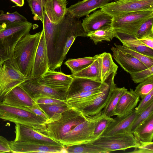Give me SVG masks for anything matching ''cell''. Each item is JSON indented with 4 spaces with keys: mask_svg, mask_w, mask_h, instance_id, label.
<instances>
[{
    "mask_svg": "<svg viewBox=\"0 0 153 153\" xmlns=\"http://www.w3.org/2000/svg\"><path fill=\"white\" fill-rule=\"evenodd\" d=\"M42 24L49 69L54 71L63 63L64 48L68 39L73 34L74 26L70 20L66 17L57 24L53 23L45 12Z\"/></svg>",
    "mask_w": 153,
    "mask_h": 153,
    "instance_id": "obj_1",
    "label": "cell"
},
{
    "mask_svg": "<svg viewBox=\"0 0 153 153\" xmlns=\"http://www.w3.org/2000/svg\"><path fill=\"white\" fill-rule=\"evenodd\" d=\"M85 119L80 112L70 108L54 115L34 129L59 142L68 132Z\"/></svg>",
    "mask_w": 153,
    "mask_h": 153,
    "instance_id": "obj_2",
    "label": "cell"
},
{
    "mask_svg": "<svg viewBox=\"0 0 153 153\" xmlns=\"http://www.w3.org/2000/svg\"><path fill=\"white\" fill-rule=\"evenodd\" d=\"M41 35V32L29 33L17 43L13 51L11 62L24 75L32 78L35 56Z\"/></svg>",
    "mask_w": 153,
    "mask_h": 153,
    "instance_id": "obj_3",
    "label": "cell"
},
{
    "mask_svg": "<svg viewBox=\"0 0 153 153\" xmlns=\"http://www.w3.org/2000/svg\"><path fill=\"white\" fill-rule=\"evenodd\" d=\"M152 17L153 10L130 12L113 17L111 27L114 30L116 37L120 41L130 38H136V33L140 26Z\"/></svg>",
    "mask_w": 153,
    "mask_h": 153,
    "instance_id": "obj_4",
    "label": "cell"
},
{
    "mask_svg": "<svg viewBox=\"0 0 153 153\" xmlns=\"http://www.w3.org/2000/svg\"><path fill=\"white\" fill-rule=\"evenodd\" d=\"M32 26L27 21L7 25L0 31V57L5 61L12 59L14 48L18 42L29 33Z\"/></svg>",
    "mask_w": 153,
    "mask_h": 153,
    "instance_id": "obj_5",
    "label": "cell"
},
{
    "mask_svg": "<svg viewBox=\"0 0 153 153\" xmlns=\"http://www.w3.org/2000/svg\"><path fill=\"white\" fill-rule=\"evenodd\" d=\"M102 114V111L93 116H84L85 120L68 132L59 142L65 147L92 143L97 139L94 131Z\"/></svg>",
    "mask_w": 153,
    "mask_h": 153,
    "instance_id": "obj_6",
    "label": "cell"
},
{
    "mask_svg": "<svg viewBox=\"0 0 153 153\" xmlns=\"http://www.w3.org/2000/svg\"><path fill=\"white\" fill-rule=\"evenodd\" d=\"M0 118L35 129L46 120L20 107L7 105L0 101Z\"/></svg>",
    "mask_w": 153,
    "mask_h": 153,
    "instance_id": "obj_7",
    "label": "cell"
},
{
    "mask_svg": "<svg viewBox=\"0 0 153 153\" xmlns=\"http://www.w3.org/2000/svg\"><path fill=\"white\" fill-rule=\"evenodd\" d=\"M30 78L23 74L10 59L0 64V101L16 87Z\"/></svg>",
    "mask_w": 153,
    "mask_h": 153,
    "instance_id": "obj_8",
    "label": "cell"
},
{
    "mask_svg": "<svg viewBox=\"0 0 153 153\" xmlns=\"http://www.w3.org/2000/svg\"><path fill=\"white\" fill-rule=\"evenodd\" d=\"M111 152L117 150L125 151L140 146L139 140L133 133L117 134L110 136H100L92 143Z\"/></svg>",
    "mask_w": 153,
    "mask_h": 153,
    "instance_id": "obj_9",
    "label": "cell"
},
{
    "mask_svg": "<svg viewBox=\"0 0 153 153\" xmlns=\"http://www.w3.org/2000/svg\"><path fill=\"white\" fill-rule=\"evenodd\" d=\"M35 102L39 99L51 98L65 101L67 91L55 89L42 84L32 78L19 85Z\"/></svg>",
    "mask_w": 153,
    "mask_h": 153,
    "instance_id": "obj_10",
    "label": "cell"
},
{
    "mask_svg": "<svg viewBox=\"0 0 153 153\" xmlns=\"http://www.w3.org/2000/svg\"><path fill=\"white\" fill-rule=\"evenodd\" d=\"M100 8L103 12L114 17L134 11L153 10V0L117 1L109 2Z\"/></svg>",
    "mask_w": 153,
    "mask_h": 153,
    "instance_id": "obj_11",
    "label": "cell"
},
{
    "mask_svg": "<svg viewBox=\"0 0 153 153\" xmlns=\"http://www.w3.org/2000/svg\"><path fill=\"white\" fill-rule=\"evenodd\" d=\"M15 124L16 137L14 141L47 145L63 146L59 142L38 132L30 127L19 124Z\"/></svg>",
    "mask_w": 153,
    "mask_h": 153,
    "instance_id": "obj_12",
    "label": "cell"
},
{
    "mask_svg": "<svg viewBox=\"0 0 153 153\" xmlns=\"http://www.w3.org/2000/svg\"><path fill=\"white\" fill-rule=\"evenodd\" d=\"M12 153H67L63 146L47 145L14 140L10 141Z\"/></svg>",
    "mask_w": 153,
    "mask_h": 153,
    "instance_id": "obj_13",
    "label": "cell"
},
{
    "mask_svg": "<svg viewBox=\"0 0 153 153\" xmlns=\"http://www.w3.org/2000/svg\"><path fill=\"white\" fill-rule=\"evenodd\" d=\"M49 69L47 50L42 30L35 56L31 78L37 80Z\"/></svg>",
    "mask_w": 153,
    "mask_h": 153,
    "instance_id": "obj_14",
    "label": "cell"
},
{
    "mask_svg": "<svg viewBox=\"0 0 153 153\" xmlns=\"http://www.w3.org/2000/svg\"><path fill=\"white\" fill-rule=\"evenodd\" d=\"M73 79L71 75L49 69L37 81L51 88L67 91Z\"/></svg>",
    "mask_w": 153,
    "mask_h": 153,
    "instance_id": "obj_15",
    "label": "cell"
},
{
    "mask_svg": "<svg viewBox=\"0 0 153 153\" xmlns=\"http://www.w3.org/2000/svg\"><path fill=\"white\" fill-rule=\"evenodd\" d=\"M137 115L134 109L126 116L122 117H117L114 118V121L108 124L101 136H108L119 133H132L131 132V126Z\"/></svg>",
    "mask_w": 153,
    "mask_h": 153,
    "instance_id": "obj_16",
    "label": "cell"
},
{
    "mask_svg": "<svg viewBox=\"0 0 153 153\" xmlns=\"http://www.w3.org/2000/svg\"><path fill=\"white\" fill-rule=\"evenodd\" d=\"M116 74L114 73L109 76L108 86L101 94L94 100L91 104L80 112L82 115L85 116H92L102 111L110 100L113 88L116 86L114 78Z\"/></svg>",
    "mask_w": 153,
    "mask_h": 153,
    "instance_id": "obj_17",
    "label": "cell"
},
{
    "mask_svg": "<svg viewBox=\"0 0 153 153\" xmlns=\"http://www.w3.org/2000/svg\"><path fill=\"white\" fill-rule=\"evenodd\" d=\"M113 17L101 9L86 16L82 25L87 33L100 29L111 27Z\"/></svg>",
    "mask_w": 153,
    "mask_h": 153,
    "instance_id": "obj_18",
    "label": "cell"
},
{
    "mask_svg": "<svg viewBox=\"0 0 153 153\" xmlns=\"http://www.w3.org/2000/svg\"><path fill=\"white\" fill-rule=\"evenodd\" d=\"M111 50L113 56L116 62L124 71L130 74L148 68L135 57L116 47H112Z\"/></svg>",
    "mask_w": 153,
    "mask_h": 153,
    "instance_id": "obj_19",
    "label": "cell"
},
{
    "mask_svg": "<svg viewBox=\"0 0 153 153\" xmlns=\"http://www.w3.org/2000/svg\"><path fill=\"white\" fill-rule=\"evenodd\" d=\"M112 0H83L67 8V12L74 17L79 19L89 15Z\"/></svg>",
    "mask_w": 153,
    "mask_h": 153,
    "instance_id": "obj_20",
    "label": "cell"
},
{
    "mask_svg": "<svg viewBox=\"0 0 153 153\" xmlns=\"http://www.w3.org/2000/svg\"><path fill=\"white\" fill-rule=\"evenodd\" d=\"M1 101L6 105L18 107L38 105L19 85L8 93L3 98Z\"/></svg>",
    "mask_w": 153,
    "mask_h": 153,
    "instance_id": "obj_21",
    "label": "cell"
},
{
    "mask_svg": "<svg viewBox=\"0 0 153 153\" xmlns=\"http://www.w3.org/2000/svg\"><path fill=\"white\" fill-rule=\"evenodd\" d=\"M140 97L130 89L126 90L121 96L115 111V115L118 117L126 116L133 111L140 101Z\"/></svg>",
    "mask_w": 153,
    "mask_h": 153,
    "instance_id": "obj_22",
    "label": "cell"
},
{
    "mask_svg": "<svg viewBox=\"0 0 153 153\" xmlns=\"http://www.w3.org/2000/svg\"><path fill=\"white\" fill-rule=\"evenodd\" d=\"M67 0H45L44 11L52 23L57 24L62 19L67 10Z\"/></svg>",
    "mask_w": 153,
    "mask_h": 153,
    "instance_id": "obj_23",
    "label": "cell"
},
{
    "mask_svg": "<svg viewBox=\"0 0 153 153\" xmlns=\"http://www.w3.org/2000/svg\"><path fill=\"white\" fill-rule=\"evenodd\" d=\"M105 82L86 78L73 77L67 91L66 98L76 94L98 88Z\"/></svg>",
    "mask_w": 153,
    "mask_h": 153,
    "instance_id": "obj_24",
    "label": "cell"
},
{
    "mask_svg": "<svg viewBox=\"0 0 153 153\" xmlns=\"http://www.w3.org/2000/svg\"><path fill=\"white\" fill-rule=\"evenodd\" d=\"M101 54H97L96 59L89 66L76 73L72 74L73 77H82L101 81Z\"/></svg>",
    "mask_w": 153,
    "mask_h": 153,
    "instance_id": "obj_25",
    "label": "cell"
},
{
    "mask_svg": "<svg viewBox=\"0 0 153 153\" xmlns=\"http://www.w3.org/2000/svg\"><path fill=\"white\" fill-rule=\"evenodd\" d=\"M132 133L140 142H153V114L137 127Z\"/></svg>",
    "mask_w": 153,
    "mask_h": 153,
    "instance_id": "obj_26",
    "label": "cell"
},
{
    "mask_svg": "<svg viewBox=\"0 0 153 153\" xmlns=\"http://www.w3.org/2000/svg\"><path fill=\"white\" fill-rule=\"evenodd\" d=\"M101 81L103 83L111 74L117 73L118 66L114 62L110 53L104 52L101 54Z\"/></svg>",
    "mask_w": 153,
    "mask_h": 153,
    "instance_id": "obj_27",
    "label": "cell"
},
{
    "mask_svg": "<svg viewBox=\"0 0 153 153\" xmlns=\"http://www.w3.org/2000/svg\"><path fill=\"white\" fill-rule=\"evenodd\" d=\"M127 89L124 87L119 88L116 86L113 88L110 100L102 110L103 114L109 117L115 115L117 105L121 96Z\"/></svg>",
    "mask_w": 153,
    "mask_h": 153,
    "instance_id": "obj_28",
    "label": "cell"
},
{
    "mask_svg": "<svg viewBox=\"0 0 153 153\" xmlns=\"http://www.w3.org/2000/svg\"><path fill=\"white\" fill-rule=\"evenodd\" d=\"M97 54L93 56L69 59L65 64L70 70L72 74L78 72L90 65L96 59Z\"/></svg>",
    "mask_w": 153,
    "mask_h": 153,
    "instance_id": "obj_29",
    "label": "cell"
},
{
    "mask_svg": "<svg viewBox=\"0 0 153 153\" xmlns=\"http://www.w3.org/2000/svg\"><path fill=\"white\" fill-rule=\"evenodd\" d=\"M87 36L89 37L95 45L102 41H110L116 34L111 27H105L87 33Z\"/></svg>",
    "mask_w": 153,
    "mask_h": 153,
    "instance_id": "obj_30",
    "label": "cell"
},
{
    "mask_svg": "<svg viewBox=\"0 0 153 153\" xmlns=\"http://www.w3.org/2000/svg\"><path fill=\"white\" fill-rule=\"evenodd\" d=\"M123 45L146 56L153 57V49L144 45L138 39L130 38L120 40Z\"/></svg>",
    "mask_w": 153,
    "mask_h": 153,
    "instance_id": "obj_31",
    "label": "cell"
},
{
    "mask_svg": "<svg viewBox=\"0 0 153 153\" xmlns=\"http://www.w3.org/2000/svg\"><path fill=\"white\" fill-rule=\"evenodd\" d=\"M67 153H108V150L95 145L92 143L66 147Z\"/></svg>",
    "mask_w": 153,
    "mask_h": 153,
    "instance_id": "obj_32",
    "label": "cell"
},
{
    "mask_svg": "<svg viewBox=\"0 0 153 153\" xmlns=\"http://www.w3.org/2000/svg\"><path fill=\"white\" fill-rule=\"evenodd\" d=\"M115 47L120 51L135 57L148 68L153 66V57H149L128 48L123 45L114 43Z\"/></svg>",
    "mask_w": 153,
    "mask_h": 153,
    "instance_id": "obj_33",
    "label": "cell"
},
{
    "mask_svg": "<svg viewBox=\"0 0 153 153\" xmlns=\"http://www.w3.org/2000/svg\"><path fill=\"white\" fill-rule=\"evenodd\" d=\"M33 19L40 20L43 23L44 17V6L45 0H27Z\"/></svg>",
    "mask_w": 153,
    "mask_h": 153,
    "instance_id": "obj_34",
    "label": "cell"
},
{
    "mask_svg": "<svg viewBox=\"0 0 153 153\" xmlns=\"http://www.w3.org/2000/svg\"><path fill=\"white\" fill-rule=\"evenodd\" d=\"M40 109L50 118L54 115L62 112L70 108L67 104H39Z\"/></svg>",
    "mask_w": 153,
    "mask_h": 153,
    "instance_id": "obj_35",
    "label": "cell"
},
{
    "mask_svg": "<svg viewBox=\"0 0 153 153\" xmlns=\"http://www.w3.org/2000/svg\"><path fill=\"white\" fill-rule=\"evenodd\" d=\"M0 14V25H7L18 22H25L28 21L23 16L17 11L10 13H4L1 11Z\"/></svg>",
    "mask_w": 153,
    "mask_h": 153,
    "instance_id": "obj_36",
    "label": "cell"
},
{
    "mask_svg": "<svg viewBox=\"0 0 153 153\" xmlns=\"http://www.w3.org/2000/svg\"><path fill=\"white\" fill-rule=\"evenodd\" d=\"M139 83L134 91L142 99L153 90V77Z\"/></svg>",
    "mask_w": 153,
    "mask_h": 153,
    "instance_id": "obj_37",
    "label": "cell"
},
{
    "mask_svg": "<svg viewBox=\"0 0 153 153\" xmlns=\"http://www.w3.org/2000/svg\"><path fill=\"white\" fill-rule=\"evenodd\" d=\"M152 114H153V102L146 109L137 116L131 126V133H132L137 127Z\"/></svg>",
    "mask_w": 153,
    "mask_h": 153,
    "instance_id": "obj_38",
    "label": "cell"
},
{
    "mask_svg": "<svg viewBox=\"0 0 153 153\" xmlns=\"http://www.w3.org/2000/svg\"><path fill=\"white\" fill-rule=\"evenodd\" d=\"M153 17L144 22L138 30L136 35L137 39L144 36L153 35Z\"/></svg>",
    "mask_w": 153,
    "mask_h": 153,
    "instance_id": "obj_39",
    "label": "cell"
},
{
    "mask_svg": "<svg viewBox=\"0 0 153 153\" xmlns=\"http://www.w3.org/2000/svg\"><path fill=\"white\" fill-rule=\"evenodd\" d=\"M114 120V118L106 116L102 112V116L98 121L95 128L94 131V136L97 139L100 136L108 124Z\"/></svg>",
    "mask_w": 153,
    "mask_h": 153,
    "instance_id": "obj_40",
    "label": "cell"
},
{
    "mask_svg": "<svg viewBox=\"0 0 153 153\" xmlns=\"http://www.w3.org/2000/svg\"><path fill=\"white\" fill-rule=\"evenodd\" d=\"M130 75L132 80L134 83H140L153 77V66Z\"/></svg>",
    "mask_w": 153,
    "mask_h": 153,
    "instance_id": "obj_41",
    "label": "cell"
},
{
    "mask_svg": "<svg viewBox=\"0 0 153 153\" xmlns=\"http://www.w3.org/2000/svg\"><path fill=\"white\" fill-rule=\"evenodd\" d=\"M153 102V90L140 101L138 106L135 108L137 115L146 109Z\"/></svg>",
    "mask_w": 153,
    "mask_h": 153,
    "instance_id": "obj_42",
    "label": "cell"
},
{
    "mask_svg": "<svg viewBox=\"0 0 153 153\" xmlns=\"http://www.w3.org/2000/svg\"><path fill=\"white\" fill-rule=\"evenodd\" d=\"M140 146L134 148V150L131 153H153V142H141Z\"/></svg>",
    "mask_w": 153,
    "mask_h": 153,
    "instance_id": "obj_43",
    "label": "cell"
},
{
    "mask_svg": "<svg viewBox=\"0 0 153 153\" xmlns=\"http://www.w3.org/2000/svg\"><path fill=\"white\" fill-rule=\"evenodd\" d=\"M20 107L37 115L39 116L48 120L49 119L48 116L40 109L39 105L35 106H21Z\"/></svg>",
    "mask_w": 153,
    "mask_h": 153,
    "instance_id": "obj_44",
    "label": "cell"
},
{
    "mask_svg": "<svg viewBox=\"0 0 153 153\" xmlns=\"http://www.w3.org/2000/svg\"><path fill=\"white\" fill-rule=\"evenodd\" d=\"M38 104H60L66 105L65 101L51 98H45L39 99L35 101Z\"/></svg>",
    "mask_w": 153,
    "mask_h": 153,
    "instance_id": "obj_45",
    "label": "cell"
},
{
    "mask_svg": "<svg viewBox=\"0 0 153 153\" xmlns=\"http://www.w3.org/2000/svg\"><path fill=\"white\" fill-rule=\"evenodd\" d=\"M0 152L12 153L10 141L1 136H0Z\"/></svg>",
    "mask_w": 153,
    "mask_h": 153,
    "instance_id": "obj_46",
    "label": "cell"
},
{
    "mask_svg": "<svg viewBox=\"0 0 153 153\" xmlns=\"http://www.w3.org/2000/svg\"><path fill=\"white\" fill-rule=\"evenodd\" d=\"M138 39L145 46L153 49V35L144 36Z\"/></svg>",
    "mask_w": 153,
    "mask_h": 153,
    "instance_id": "obj_47",
    "label": "cell"
},
{
    "mask_svg": "<svg viewBox=\"0 0 153 153\" xmlns=\"http://www.w3.org/2000/svg\"><path fill=\"white\" fill-rule=\"evenodd\" d=\"M19 7L23 6L24 4V0H10Z\"/></svg>",
    "mask_w": 153,
    "mask_h": 153,
    "instance_id": "obj_48",
    "label": "cell"
},
{
    "mask_svg": "<svg viewBox=\"0 0 153 153\" xmlns=\"http://www.w3.org/2000/svg\"><path fill=\"white\" fill-rule=\"evenodd\" d=\"M6 26L7 25H0V31L4 29L6 27Z\"/></svg>",
    "mask_w": 153,
    "mask_h": 153,
    "instance_id": "obj_49",
    "label": "cell"
},
{
    "mask_svg": "<svg viewBox=\"0 0 153 153\" xmlns=\"http://www.w3.org/2000/svg\"><path fill=\"white\" fill-rule=\"evenodd\" d=\"M145 0H120L118 1H142Z\"/></svg>",
    "mask_w": 153,
    "mask_h": 153,
    "instance_id": "obj_50",
    "label": "cell"
},
{
    "mask_svg": "<svg viewBox=\"0 0 153 153\" xmlns=\"http://www.w3.org/2000/svg\"><path fill=\"white\" fill-rule=\"evenodd\" d=\"M4 61L1 57H0V64Z\"/></svg>",
    "mask_w": 153,
    "mask_h": 153,
    "instance_id": "obj_51",
    "label": "cell"
},
{
    "mask_svg": "<svg viewBox=\"0 0 153 153\" xmlns=\"http://www.w3.org/2000/svg\"><path fill=\"white\" fill-rule=\"evenodd\" d=\"M115 1H118L119 0H114Z\"/></svg>",
    "mask_w": 153,
    "mask_h": 153,
    "instance_id": "obj_52",
    "label": "cell"
}]
</instances>
